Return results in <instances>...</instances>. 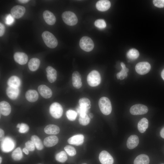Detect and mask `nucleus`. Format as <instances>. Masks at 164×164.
Here are the masks:
<instances>
[{"label": "nucleus", "mask_w": 164, "mask_h": 164, "mask_svg": "<svg viewBox=\"0 0 164 164\" xmlns=\"http://www.w3.org/2000/svg\"><path fill=\"white\" fill-rule=\"evenodd\" d=\"M11 107L9 104L5 101L0 103V111L1 113L3 115L8 116L11 112Z\"/></svg>", "instance_id": "obj_21"}, {"label": "nucleus", "mask_w": 164, "mask_h": 164, "mask_svg": "<svg viewBox=\"0 0 164 164\" xmlns=\"http://www.w3.org/2000/svg\"><path fill=\"white\" fill-rule=\"evenodd\" d=\"M88 116L90 118H92L93 117V114L92 113H90L89 114Z\"/></svg>", "instance_id": "obj_49"}, {"label": "nucleus", "mask_w": 164, "mask_h": 164, "mask_svg": "<svg viewBox=\"0 0 164 164\" xmlns=\"http://www.w3.org/2000/svg\"><path fill=\"white\" fill-rule=\"evenodd\" d=\"M84 139V136L83 135L78 134L69 138L68 139L67 142L70 144L78 146L82 144Z\"/></svg>", "instance_id": "obj_13"}, {"label": "nucleus", "mask_w": 164, "mask_h": 164, "mask_svg": "<svg viewBox=\"0 0 164 164\" xmlns=\"http://www.w3.org/2000/svg\"><path fill=\"white\" fill-rule=\"evenodd\" d=\"M14 17L11 14H9L6 17L5 23L9 25H11L14 22Z\"/></svg>", "instance_id": "obj_42"}, {"label": "nucleus", "mask_w": 164, "mask_h": 164, "mask_svg": "<svg viewBox=\"0 0 164 164\" xmlns=\"http://www.w3.org/2000/svg\"><path fill=\"white\" fill-rule=\"evenodd\" d=\"M101 79L100 73L96 70H93L91 71L87 77V81L88 85L92 87H96L99 85L101 83Z\"/></svg>", "instance_id": "obj_3"}, {"label": "nucleus", "mask_w": 164, "mask_h": 164, "mask_svg": "<svg viewBox=\"0 0 164 164\" xmlns=\"http://www.w3.org/2000/svg\"><path fill=\"white\" fill-rule=\"evenodd\" d=\"M94 24L95 26L101 29L104 28L106 26L105 21L102 19L96 20L95 21Z\"/></svg>", "instance_id": "obj_39"}, {"label": "nucleus", "mask_w": 164, "mask_h": 164, "mask_svg": "<svg viewBox=\"0 0 164 164\" xmlns=\"http://www.w3.org/2000/svg\"><path fill=\"white\" fill-rule=\"evenodd\" d=\"M38 91L40 94L44 98H49L52 96V92L51 89L45 85L39 86Z\"/></svg>", "instance_id": "obj_14"}, {"label": "nucleus", "mask_w": 164, "mask_h": 164, "mask_svg": "<svg viewBox=\"0 0 164 164\" xmlns=\"http://www.w3.org/2000/svg\"><path fill=\"white\" fill-rule=\"evenodd\" d=\"M5 27L4 25L2 23H0V36H2L4 33Z\"/></svg>", "instance_id": "obj_43"}, {"label": "nucleus", "mask_w": 164, "mask_h": 164, "mask_svg": "<svg viewBox=\"0 0 164 164\" xmlns=\"http://www.w3.org/2000/svg\"><path fill=\"white\" fill-rule=\"evenodd\" d=\"M148 111L147 107L141 104H135L131 107L130 112L134 115H141L146 113Z\"/></svg>", "instance_id": "obj_8"}, {"label": "nucleus", "mask_w": 164, "mask_h": 164, "mask_svg": "<svg viewBox=\"0 0 164 164\" xmlns=\"http://www.w3.org/2000/svg\"><path fill=\"white\" fill-rule=\"evenodd\" d=\"M139 138L136 135H131L128 139L127 146L129 149H133L135 148L139 143Z\"/></svg>", "instance_id": "obj_19"}, {"label": "nucleus", "mask_w": 164, "mask_h": 164, "mask_svg": "<svg viewBox=\"0 0 164 164\" xmlns=\"http://www.w3.org/2000/svg\"><path fill=\"white\" fill-rule=\"evenodd\" d=\"M98 105L101 112L105 115H108L111 112L112 106L110 100L105 97L101 98L98 102Z\"/></svg>", "instance_id": "obj_2"}, {"label": "nucleus", "mask_w": 164, "mask_h": 164, "mask_svg": "<svg viewBox=\"0 0 164 164\" xmlns=\"http://www.w3.org/2000/svg\"><path fill=\"white\" fill-rule=\"evenodd\" d=\"M161 76L162 78L164 80V69L162 71V72Z\"/></svg>", "instance_id": "obj_48"}, {"label": "nucleus", "mask_w": 164, "mask_h": 164, "mask_svg": "<svg viewBox=\"0 0 164 164\" xmlns=\"http://www.w3.org/2000/svg\"><path fill=\"white\" fill-rule=\"evenodd\" d=\"M19 2L22 3H26L28 2L29 0H19L18 1Z\"/></svg>", "instance_id": "obj_46"}, {"label": "nucleus", "mask_w": 164, "mask_h": 164, "mask_svg": "<svg viewBox=\"0 0 164 164\" xmlns=\"http://www.w3.org/2000/svg\"><path fill=\"white\" fill-rule=\"evenodd\" d=\"M12 157L13 159L17 161L21 160L22 157V153L20 147H18L15 149L12 154Z\"/></svg>", "instance_id": "obj_31"}, {"label": "nucleus", "mask_w": 164, "mask_h": 164, "mask_svg": "<svg viewBox=\"0 0 164 164\" xmlns=\"http://www.w3.org/2000/svg\"><path fill=\"white\" fill-rule=\"evenodd\" d=\"M15 61L20 65H24L27 62L28 57L25 53L22 52H16L14 55Z\"/></svg>", "instance_id": "obj_12"}, {"label": "nucleus", "mask_w": 164, "mask_h": 164, "mask_svg": "<svg viewBox=\"0 0 164 164\" xmlns=\"http://www.w3.org/2000/svg\"><path fill=\"white\" fill-rule=\"evenodd\" d=\"M43 19L48 25H53L56 21V18L54 14L48 10L45 11L43 13Z\"/></svg>", "instance_id": "obj_16"}, {"label": "nucleus", "mask_w": 164, "mask_h": 164, "mask_svg": "<svg viewBox=\"0 0 164 164\" xmlns=\"http://www.w3.org/2000/svg\"><path fill=\"white\" fill-rule=\"evenodd\" d=\"M64 149L67 154L70 156H73L76 154L75 149L71 145H67L65 147Z\"/></svg>", "instance_id": "obj_38"}, {"label": "nucleus", "mask_w": 164, "mask_h": 164, "mask_svg": "<svg viewBox=\"0 0 164 164\" xmlns=\"http://www.w3.org/2000/svg\"><path fill=\"white\" fill-rule=\"evenodd\" d=\"M31 141L34 143L36 149L39 150L43 149L44 147L42 142L38 137L36 135H32L31 138Z\"/></svg>", "instance_id": "obj_30"}, {"label": "nucleus", "mask_w": 164, "mask_h": 164, "mask_svg": "<svg viewBox=\"0 0 164 164\" xmlns=\"http://www.w3.org/2000/svg\"><path fill=\"white\" fill-rule=\"evenodd\" d=\"M46 70L47 73V77L48 81L50 83L54 82L56 79L57 74L56 71L51 66L47 67Z\"/></svg>", "instance_id": "obj_17"}, {"label": "nucleus", "mask_w": 164, "mask_h": 164, "mask_svg": "<svg viewBox=\"0 0 164 164\" xmlns=\"http://www.w3.org/2000/svg\"><path fill=\"white\" fill-rule=\"evenodd\" d=\"M1 149L4 152H8L12 151L14 148L15 143L11 138L6 137L2 141Z\"/></svg>", "instance_id": "obj_7"}, {"label": "nucleus", "mask_w": 164, "mask_h": 164, "mask_svg": "<svg viewBox=\"0 0 164 164\" xmlns=\"http://www.w3.org/2000/svg\"></svg>", "instance_id": "obj_52"}, {"label": "nucleus", "mask_w": 164, "mask_h": 164, "mask_svg": "<svg viewBox=\"0 0 164 164\" xmlns=\"http://www.w3.org/2000/svg\"><path fill=\"white\" fill-rule=\"evenodd\" d=\"M25 97L28 101L33 102L38 100V94L37 91L35 90H29L26 92Z\"/></svg>", "instance_id": "obj_23"}, {"label": "nucleus", "mask_w": 164, "mask_h": 164, "mask_svg": "<svg viewBox=\"0 0 164 164\" xmlns=\"http://www.w3.org/2000/svg\"><path fill=\"white\" fill-rule=\"evenodd\" d=\"M62 18L64 22L69 26H74L78 22L77 18L76 15L70 11L63 12L62 14Z\"/></svg>", "instance_id": "obj_4"}, {"label": "nucleus", "mask_w": 164, "mask_h": 164, "mask_svg": "<svg viewBox=\"0 0 164 164\" xmlns=\"http://www.w3.org/2000/svg\"><path fill=\"white\" fill-rule=\"evenodd\" d=\"M111 5L110 2L107 0H101L97 1L96 4L97 9L99 11L104 12L108 10Z\"/></svg>", "instance_id": "obj_18"}, {"label": "nucleus", "mask_w": 164, "mask_h": 164, "mask_svg": "<svg viewBox=\"0 0 164 164\" xmlns=\"http://www.w3.org/2000/svg\"><path fill=\"white\" fill-rule=\"evenodd\" d=\"M58 142V138L55 135H51L46 138L43 141L44 145L47 147H52L56 145Z\"/></svg>", "instance_id": "obj_20"}, {"label": "nucleus", "mask_w": 164, "mask_h": 164, "mask_svg": "<svg viewBox=\"0 0 164 164\" xmlns=\"http://www.w3.org/2000/svg\"><path fill=\"white\" fill-rule=\"evenodd\" d=\"M135 69L136 71L138 74L144 75L147 73L150 70L151 65L147 62H140L136 65Z\"/></svg>", "instance_id": "obj_9"}, {"label": "nucleus", "mask_w": 164, "mask_h": 164, "mask_svg": "<svg viewBox=\"0 0 164 164\" xmlns=\"http://www.w3.org/2000/svg\"><path fill=\"white\" fill-rule=\"evenodd\" d=\"M76 111L72 110H69L66 112V115L67 118L70 121H74L77 116Z\"/></svg>", "instance_id": "obj_36"}, {"label": "nucleus", "mask_w": 164, "mask_h": 164, "mask_svg": "<svg viewBox=\"0 0 164 164\" xmlns=\"http://www.w3.org/2000/svg\"><path fill=\"white\" fill-rule=\"evenodd\" d=\"M4 138V132L2 129H0V140L2 141Z\"/></svg>", "instance_id": "obj_44"}, {"label": "nucleus", "mask_w": 164, "mask_h": 164, "mask_svg": "<svg viewBox=\"0 0 164 164\" xmlns=\"http://www.w3.org/2000/svg\"><path fill=\"white\" fill-rule=\"evenodd\" d=\"M45 132L47 134L56 135L58 134L60 132V129L57 126L50 124L47 125L45 128Z\"/></svg>", "instance_id": "obj_24"}, {"label": "nucleus", "mask_w": 164, "mask_h": 164, "mask_svg": "<svg viewBox=\"0 0 164 164\" xmlns=\"http://www.w3.org/2000/svg\"><path fill=\"white\" fill-rule=\"evenodd\" d=\"M148 127V121L145 118L141 119L138 124V129L141 133L144 132Z\"/></svg>", "instance_id": "obj_27"}, {"label": "nucleus", "mask_w": 164, "mask_h": 164, "mask_svg": "<svg viewBox=\"0 0 164 164\" xmlns=\"http://www.w3.org/2000/svg\"><path fill=\"white\" fill-rule=\"evenodd\" d=\"M49 111L52 116L56 119L60 118L63 114V108L61 105L57 102L52 103L50 107Z\"/></svg>", "instance_id": "obj_6"}, {"label": "nucleus", "mask_w": 164, "mask_h": 164, "mask_svg": "<svg viewBox=\"0 0 164 164\" xmlns=\"http://www.w3.org/2000/svg\"><path fill=\"white\" fill-rule=\"evenodd\" d=\"M55 159L59 162H64L67 160V156L66 152L61 151L56 154Z\"/></svg>", "instance_id": "obj_33"}, {"label": "nucleus", "mask_w": 164, "mask_h": 164, "mask_svg": "<svg viewBox=\"0 0 164 164\" xmlns=\"http://www.w3.org/2000/svg\"><path fill=\"white\" fill-rule=\"evenodd\" d=\"M43 40L46 46L50 48H54L57 45L58 41L54 36L48 31H45L42 34Z\"/></svg>", "instance_id": "obj_1"}, {"label": "nucleus", "mask_w": 164, "mask_h": 164, "mask_svg": "<svg viewBox=\"0 0 164 164\" xmlns=\"http://www.w3.org/2000/svg\"><path fill=\"white\" fill-rule=\"evenodd\" d=\"M160 133L161 136L164 138V127L161 129Z\"/></svg>", "instance_id": "obj_45"}, {"label": "nucleus", "mask_w": 164, "mask_h": 164, "mask_svg": "<svg viewBox=\"0 0 164 164\" xmlns=\"http://www.w3.org/2000/svg\"><path fill=\"white\" fill-rule=\"evenodd\" d=\"M25 12V8L24 6L20 5L14 6L11 10V15L14 18L17 19L22 17Z\"/></svg>", "instance_id": "obj_11"}, {"label": "nucleus", "mask_w": 164, "mask_h": 164, "mask_svg": "<svg viewBox=\"0 0 164 164\" xmlns=\"http://www.w3.org/2000/svg\"><path fill=\"white\" fill-rule=\"evenodd\" d=\"M72 83L73 86L76 88L79 89L82 86L81 77L77 71H74L72 75Z\"/></svg>", "instance_id": "obj_15"}, {"label": "nucleus", "mask_w": 164, "mask_h": 164, "mask_svg": "<svg viewBox=\"0 0 164 164\" xmlns=\"http://www.w3.org/2000/svg\"><path fill=\"white\" fill-rule=\"evenodd\" d=\"M2 161V158L1 157H0V163H1Z\"/></svg>", "instance_id": "obj_50"}, {"label": "nucleus", "mask_w": 164, "mask_h": 164, "mask_svg": "<svg viewBox=\"0 0 164 164\" xmlns=\"http://www.w3.org/2000/svg\"><path fill=\"white\" fill-rule=\"evenodd\" d=\"M149 159L148 156L144 154L138 155L135 159L134 164H149Z\"/></svg>", "instance_id": "obj_25"}, {"label": "nucleus", "mask_w": 164, "mask_h": 164, "mask_svg": "<svg viewBox=\"0 0 164 164\" xmlns=\"http://www.w3.org/2000/svg\"><path fill=\"white\" fill-rule=\"evenodd\" d=\"M82 164H86V163H83Z\"/></svg>", "instance_id": "obj_51"}, {"label": "nucleus", "mask_w": 164, "mask_h": 164, "mask_svg": "<svg viewBox=\"0 0 164 164\" xmlns=\"http://www.w3.org/2000/svg\"><path fill=\"white\" fill-rule=\"evenodd\" d=\"M153 2L154 5L156 7L159 8L164 7V0H154Z\"/></svg>", "instance_id": "obj_41"}, {"label": "nucleus", "mask_w": 164, "mask_h": 164, "mask_svg": "<svg viewBox=\"0 0 164 164\" xmlns=\"http://www.w3.org/2000/svg\"><path fill=\"white\" fill-rule=\"evenodd\" d=\"M25 148L29 151H34L35 149V145L32 141H28L25 144Z\"/></svg>", "instance_id": "obj_40"}, {"label": "nucleus", "mask_w": 164, "mask_h": 164, "mask_svg": "<svg viewBox=\"0 0 164 164\" xmlns=\"http://www.w3.org/2000/svg\"><path fill=\"white\" fill-rule=\"evenodd\" d=\"M16 127L19 128L18 130L19 132L22 133L27 132L29 129L28 125L24 123L18 124L16 126Z\"/></svg>", "instance_id": "obj_37"}, {"label": "nucleus", "mask_w": 164, "mask_h": 164, "mask_svg": "<svg viewBox=\"0 0 164 164\" xmlns=\"http://www.w3.org/2000/svg\"><path fill=\"white\" fill-rule=\"evenodd\" d=\"M79 45L82 50L87 52L92 50L94 47V44L92 39L87 36H83L80 39Z\"/></svg>", "instance_id": "obj_5"}, {"label": "nucleus", "mask_w": 164, "mask_h": 164, "mask_svg": "<svg viewBox=\"0 0 164 164\" xmlns=\"http://www.w3.org/2000/svg\"></svg>", "instance_id": "obj_53"}, {"label": "nucleus", "mask_w": 164, "mask_h": 164, "mask_svg": "<svg viewBox=\"0 0 164 164\" xmlns=\"http://www.w3.org/2000/svg\"><path fill=\"white\" fill-rule=\"evenodd\" d=\"M99 159L102 164H113L114 159L111 155L107 151L103 150L99 154Z\"/></svg>", "instance_id": "obj_10"}, {"label": "nucleus", "mask_w": 164, "mask_h": 164, "mask_svg": "<svg viewBox=\"0 0 164 164\" xmlns=\"http://www.w3.org/2000/svg\"><path fill=\"white\" fill-rule=\"evenodd\" d=\"M22 151L26 155L29 154V151L26 148H23L22 149Z\"/></svg>", "instance_id": "obj_47"}, {"label": "nucleus", "mask_w": 164, "mask_h": 164, "mask_svg": "<svg viewBox=\"0 0 164 164\" xmlns=\"http://www.w3.org/2000/svg\"><path fill=\"white\" fill-rule=\"evenodd\" d=\"M79 106L89 110L91 108L90 100L87 98L83 97L80 98L79 101Z\"/></svg>", "instance_id": "obj_32"}, {"label": "nucleus", "mask_w": 164, "mask_h": 164, "mask_svg": "<svg viewBox=\"0 0 164 164\" xmlns=\"http://www.w3.org/2000/svg\"><path fill=\"white\" fill-rule=\"evenodd\" d=\"M121 65L122 67V69L120 71L117 73L116 76L118 79L122 80L127 77V73L129 71V69L126 67L125 64L123 62L121 63Z\"/></svg>", "instance_id": "obj_29"}, {"label": "nucleus", "mask_w": 164, "mask_h": 164, "mask_svg": "<svg viewBox=\"0 0 164 164\" xmlns=\"http://www.w3.org/2000/svg\"><path fill=\"white\" fill-rule=\"evenodd\" d=\"M78 120L80 125L85 126L89 123L90 118L88 115L86 114L83 116H80Z\"/></svg>", "instance_id": "obj_35"}, {"label": "nucleus", "mask_w": 164, "mask_h": 164, "mask_svg": "<svg viewBox=\"0 0 164 164\" xmlns=\"http://www.w3.org/2000/svg\"><path fill=\"white\" fill-rule=\"evenodd\" d=\"M7 83L9 87L18 88L20 85L21 81L18 77L13 76L9 79Z\"/></svg>", "instance_id": "obj_28"}, {"label": "nucleus", "mask_w": 164, "mask_h": 164, "mask_svg": "<svg viewBox=\"0 0 164 164\" xmlns=\"http://www.w3.org/2000/svg\"><path fill=\"white\" fill-rule=\"evenodd\" d=\"M128 58L131 60H135L137 59L139 56L138 51L135 49L130 50L127 54Z\"/></svg>", "instance_id": "obj_34"}, {"label": "nucleus", "mask_w": 164, "mask_h": 164, "mask_svg": "<svg viewBox=\"0 0 164 164\" xmlns=\"http://www.w3.org/2000/svg\"><path fill=\"white\" fill-rule=\"evenodd\" d=\"M19 90L18 88L8 87L6 90L7 95L10 99L15 100L18 97L19 94Z\"/></svg>", "instance_id": "obj_22"}, {"label": "nucleus", "mask_w": 164, "mask_h": 164, "mask_svg": "<svg viewBox=\"0 0 164 164\" xmlns=\"http://www.w3.org/2000/svg\"><path fill=\"white\" fill-rule=\"evenodd\" d=\"M40 64V61L36 58L31 59L28 63V67L32 71H35L39 68Z\"/></svg>", "instance_id": "obj_26"}]
</instances>
